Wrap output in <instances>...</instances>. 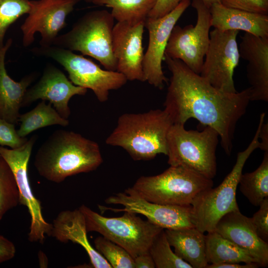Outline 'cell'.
Instances as JSON below:
<instances>
[{
	"label": "cell",
	"instance_id": "21",
	"mask_svg": "<svg viewBox=\"0 0 268 268\" xmlns=\"http://www.w3.org/2000/svg\"><path fill=\"white\" fill-rule=\"evenodd\" d=\"M12 44L9 39L0 49V118L16 124L25 93L36 77L35 73L15 81L8 74L5 67L6 52Z\"/></svg>",
	"mask_w": 268,
	"mask_h": 268
},
{
	"label": "cell",
	"instance_id": "3",
	"mask_svg": "<svg viewBox=\"0 0 268 268\" xmlns=\"http://www.w3.org/2000/svg\"><path fill=\"white\" fill-rule=\"evenodd\" d=\"M173 124L164 109L125 113L119 117L105 142L121 147L134 160H151L159 154L167 155V134Z\"/></svg>",
	"mask_w": 268,
	"mask_h": 268
},
{
	"label": "cell",
	"instance_id": "16",
	"mask_svg": "<svg viewBox=\"0 0 268 268\" xmlns=\"http://www.w3.org/2000/svg\"><path fill=\"white\" fill-rule=\"evenodd\" d=\"M144 25L145 22H117L113 28L112 48L117 71L128 80L145 81L142 66Z\"/></svg>",
	"mask_w": 268,
	"mask_h": 268
},
{
	"label": "cell",
	"instance_id": "20",
	"mask_svg": "<svg viewBox=\"0 0 268 268\" xmlns=\"http://www.w3.org/2000/svg\"><path fill=\"white\" fill-rule=\"evenodd\" d=\"M84 216L79 208L61 211L54 219L49 236L61 243L70 241L81 246L94 268H112L108 262L90 244L87 236Z\"/></svg>",
	"mask_w": 268,
	"mask_h": 268
},
{
	"label": "cell",
	"instance_id": "8",
	"mask_svg": "<svg viewBox=\"0 0 268 268\" xmlns=\"http://www.w3.org/2000/svg\"><path fill=\"white\" fill-rule=\"evenodd\" d=\"M79 209L84 216L87 232L99 233L123 248L134 259L149 252L153 240L164 229L132 212L124 211L120 217H108L84 204Z\"/></svg>",
	"mask_w": 268,
	"mask_h": 268
},
{
	"label": "cell",
	"instance_id": "38",
	"mask_svg": "<svg viewBox=\"0 0 268 268\" xmlns=\"http://www.w3.org/2000/svg\"><path fill=\"white\" fill-rule=\"evenodd\" d=\"M259 265L256 263H245L241 265L238 263H224L220 264H208L206 268H256Z\"/></svg>",
	"mask_w": 268,
	"mask_h": 268
},
{
	"label": "cell",
	"instance_id": "29",
	"mask_svg": "<svg viewBox=\"0 0 268 268\" xmlns=\"http://www.w3.org/2000/svg\"><path fill=\"white\" fill-rule=\"evenodd\" d=\"M149 253L156 268H193L171 250L164 229L153 240Z\"/></svg>",
	"mask_w": 268,
	"mask_h": 268
},
{
	"label": "cell",
	"instance_id": "18",
	"mask_svg": "<svg viewBox=\"0 0 268 268\" xmlns=\"http://www.w3.org/2000/svg\"><path fill=\"white\" fill-rule=\"evenodd\" d=\"M214 231L248 252L259 266H268V243L258 235L251 218L239 209L229 212L219 220Z\"/></svg>",
	"mask_w": 268,
	"mask_h": 268
},
{
	"label": "cell",
	"instance_id": "6",
	"mask_svg": "<svg viewBox=\"0 0 268 268\" xmlns=\"http://www.w3.org/2000/svg\"><path fill=\"white\" fill-rule=\"evenodd\" d=\"M219 134L208 126L203 130H187L184 125L173 124L167 137L168 164L181 166L208 179L216 174V150Z\"/></svg>",
	"mask_w": 268,
	"mask_h": 268
},
{
	"label": "cell",
	"instance_id": "32",
	"mask_svg": "<svg viewBox=\"0 0 268 268\" xmlns=\"http://www.w3.org/2000/svg\"><path fill=\"white\" fill-rule=\"evenodd\" d=\"M26 137H21L15 129V124L0 118V146L17 148L27 141Z\"/></svg>",
	"mask_w": 268,
	"mask_h": 268
},
{
	"label": "cell",
	"instance_id": "4",
	"mask_svg": "<svg viewBox=\"0 0 268 268\" xmlns=\"http://www.w3.org/2000/svg\"><path fill=\"white\" fill-rule=\"evenodd\" d=\"M261 114L255 135L243 151L239 152L231 172L217 187L205 189L194 198L191 204L193 223L195 227L205 233L214 231L219 220L226 213L239 209L236 193L244 165L257 148H260L259 134L265 122Z\"/></svg>",
	"mask_w": 268,
	"mask_h": 268
},
{
	"label": "cell",
	"instance_id": "13",
	"mask_svg": "<svg viewBox=\"0 0 268 268\" xmlns=\"http://www.w3.org/2000/svg\"><path fill=\"white\" fill-rule=\"evenodd\" d=\"M107 204H119L123 208H113L99 205L102 211L115 212L129 211L144 215L151 223L164 229H179L195 227L191 206L162 204L150 202L139 196L130 187L107 198Z\"/></svg>",
	"mask_w": 268,
	"mask_h": 268
},
{
	"label": "cell",
	"instance_id": "12",
	"mask_svg": "<svg viewBox=\"0 0 268 268\" xmlns=\"http://www.w3.org/2000/svg\"><path fill=\"white\" fill-rule=\"evenodd\" d=\"M239 31H220L209 33V46L200 75L215 88L228 93H235L233 80L240 55L237 36Z\"/></svg>",
	"mask_w": 268,
	"mask_h": 268
},
{
	"label": "cell",
	"instance_id": "31",
	"mask_svg": "<svg viewBox=\"0 0 268 268\" xmlns=\"http://www.w3.org/2000/svg\"><path fill=\"white\" fill-rule=\"evenodd\" d=\"M29 0H0V49L3 46L5 33L9 27L21 16L28 14Z\"/></svg>",
	"mask_w": 268,
	"mask_h": 268
},
{
	"label": "cell",
	"instance_id": "5",
	"mask_svg": "<svg viewBox=\"0 0 268 268\" xmlns=\"http://www.w3.org/2000/svg\"><path fill=\"white\" fill-rule=\"evenodd\" d=\"M114 18L105 9L85 14L67 32L57 36L53 45L94 58L105 69L117 71L112 48Z\"/></svg>",
	"mask_w": 268,
	"mask_h": 268
},
{
	"label": "cell",
	"instance_id": "23",
	"mask_svg": "<svg viewBox=\"0 0 268 268\" xmlns=\"http://www.w3.org/2000/svg\"><path fill=\"white\" fill-rule=\"evenodd\" d=\"M164 230L170 245L180 258L193 268H206L204 233L196 227Z\"/></svg>",
	"mask_w": 268,
	"mask_h": 268
},
{
	"label": "cell",
	"instance_id": "11",
	"mask_svg": "<svg viewBox=\"0 0 268 268\" xmlns=\"http://www.w3.org/2000/svg\"><path fill=\"white\" fill-rule=\"evenodd\" d=\"M37 138L36 135H33L17 148L8 149L0 146V154L8 163L14 175L19 193V204L27 207L30 216L28 240L31 242L43 243L46 235H49L52 224L43 217L41 202L32 192L28 174L29 161Z\"/></svg>",
	"mask_w": 268,
	"mask_h": 268
},
{
	"label": "cell",
	"instance_id": "10",
	"mask_svg": "<svg viewBox=\"0 0 268 268\" xmlns=\"http://www.w3.org/2000/svg\"><path fill=\"white\" fill-rule=\"evenodd\" d=\"M196 9V25L182 27L175 25L170 35L164 56L183 62L195 73L200 74L208 49L211 27L209 7L201 0H193Z\"/></svg>",
	"mask_w": 268,
	"mask_h": 268
},
{
	"label": "cell",
	"instance_id": "1",
	"mask_svg": "<svg viewBox=\"0 0 268 268\" xmlns=\"http://www.w3.org/2000/svg\"><path fill=\"white\" fill-rule=\"evenodd\" d=\"M171 72L164 103L173 124L184 125L190 119L215 130L221 146L230 155L236 125L245 114L250 100V88L228 93L211 85L183 62L164 56Z\"/></svg>",
	"mask_w": 268,
	"mask_h": 268
},
{
	"label": "cell",
	"instance_id": "2",
	"mask_svg": "<svg viewBox=\"0 0 268 268\" xmlns=\"http://www.w3.org/2000/svg\"><path fill=\"white\" fill-rule=\"evenodd\" d=\"M103 162L99 144L80 134L57 130L37 150L34 165L40 176L56 183L97 169Z\"/></svg>",
	"mask_w": 268,
	"mask_h": 268
},
{
	"label": "cell",
	"instance_id": "37",
	"mask_svg": "<svg viewBox=\"0 0 268 268\" xmlns=\"http://www.w3.org/2000/svg\"><path fill=\"white\" fill-rule=\"evenodd\" d=\"M134 268H154L155 266L149 252L140 255L134 259Z\"/></svg>",
	"mask_w": 268,
	"mask_h": 268
},
{
	"label": "cell",
	"instance_id": "26",
	"mask_svg": "<svg viewBox=\"0 0 268 268\" xmlns=\"http://www.w3.org/2000/svg\"><path fill=\"white\" fill-rule=\"evenodd\" d=\"M18 122L20 125L17 133L23 137L42 128L53 125L67 127L69 123L68 119L59 114L51 103L47 104L43 100L30 111L20 114Z\"/></svg>",
	"mask_w": 268,
	"mask_h": 268
},
{
	"label": "cell",
	"instance_id": "34",
	"mask_svg": "<svg viewBox=\"0 0 268 268\" xmlns=\"http://www.w3.org/2000/svg\"><path fill=\"white\" fill-rule=\"evenodd\" d=\"M259 206L251 219L259 237L268 243V198H265Z\"/></svg>",
	"mask_w": 268,
	"mask_h": 268
},
{
	"label": "cell",
	"instance_id": "28",
	"mask_svg": "<svg viewBox=\"0 0 268 268\" xmlns=\"http://www.w3.org/2000/svg\"><path fill=\"white\" fill-rule=\"evenodd\" d=\"M19 204V193L13 172L0 154V221Z\"/></svg>",
	"mask_w": 268,
	"mask_h": 268
},
{
	"label": "cell",
	"instance_id": "7",
	"mask_svg": "<svg viewBox=\"0 0 268 268\" xmlns=\"http://www.w3.org/2000/svg\"><path fill=\"white\" fill-rule=\"evenodd\" d=\"M212 186V179L183 167L170 166L160 174L141 176L132 188L150 202L188 206L198 194Z\"/></svg>",
	"mask_w": 268,
	"mask_h": 268
},
{
	"label": "cell",
	"instance_id": "22",
	"mask_svg": "<svg viewBox=\"0 0 268 268\" xmlns=\"http://www.w3.org/2000/svg\"><path fill=\"white\" fill-rule=\"evenodd\" d=\"M211 26L220 31L242 30L255 36L268 38V14L226 7L220 3L209 7Z\"/></svg>",
	"mask_w": 268,
	"mask_h": 268
},
{
	"label": "cell",
	"instance_id": "33",
	"mask_svg": "<svg viewBox=\"0 0 268 268\" xmlns=\"http://www.w3.org/2000/svg\"><path fill=\"white\" fill-rule=\"evenodd\" d=\"M220 3L230 8L268 14V0H221Z\"/></svg>",
	"mask_w": 268,
	"mask_h": 268
},
{
	"label": "cell",
	"instance_id": "24",
	"mask_svg": "<svg viewBox=\"0 0 268 268\" xmlns=\"http://www.w3.org/2000/svg\"><path fill=\"white\" fill-rule=\"evenodd\" d=\"M205 256L208 264L257 263L248 252L215 231L205 235Z\"/></svg>",
	"mask_w": 268,
	"mask_h": 268
},
{
	"label": "cell",
	"instance_id": "40",
	"mask_svg": "<svg viewBox=\"0 0 268 268\" xmlns=\"http://www.w3.org/2000/svg\"><path fill=\"white\" fill-rule=\"evenodd\" d=\"M202 0L207 6L210 7V6L216 3H220L221 0Z\"/></svg>",
	"mask_w": 268,
	"mask_h": 268
},
{
	"label": "cell",
	"instance_id": "35",
	"mask_svg": "<svg viewBox=\"0 0 268 268\" xmlns=\"http://www.w3.org/2000/svg\"><path fill=\"white\" fill-rule=\"evenodd\" d=\"M182 0H157L148 17H162L172 11Z\"/></svg>",
	"mask_w": 268,
	"mask_h": 268
},
{
	"label": "cell",
	"instance_id": "14",
	"mask_svg": "<svg viewBox=\"0 0 268 268\" xmlns=\"http://www.w3.org/2000/svg\"><path fill=\"white\" fill-rule=\"evenodd\" d=\"M79 0H30L28 16L21 26L23 46L30 45L37 32L41 35L42 47L52 46L59 32L66 26L67 15Z\"/></svg>",
	"mask_w": 268,
	"mask_h": 268
},
{
	"label": "cell",
	"instance_id": "9",
	"mask_svg": "<svg viewBox=\"0 0 268 268\" xmlns=\"http://www.w3.org/2000/svg\"><path fill=\"white\" fill-rule=\"evenodd\" d=\"M38 51L62 66L72 83L91 89L100 102L107 101L110 90L121 88L128 81L122 73L103 69L91 60L73 51L55 46L41 47Z\"/></svg>",
	"mask_w": 268,
	"mask_h": 268
},
{
	"label": "cell",
	"instance_id": "36",
	"mask_svg": "<svg viewBox=\"0 0 268 268\" xmlns=\"http://www.w3.org/2000/svg\"><path fill=\"white\" fill-rule=\"evenodd\" d=\"M15 253L16 248L13 243L0 234V264L13 259Z\"/></svg>",
	"mask_w": 268,
	"mask_h": 268
},
{
	"label": "cell",
	"instance_id": "27",
	"mask_svg": "<svg viewBox=\"0 0 268 268\" xmlns=\"http://www.w3.org/2000/svg\"><path fill=\"white\" fill-rule=\"evenodd\" d=\"M239 189L249 202L255 206H259L268 198V151H265L263 160L255 171L242 174Z\"/></svg>",
	"mask_w": 268,
	"mask_h": 268
},
{
	"label": "cell",
	"instance_id": "39",
	"mask_svg": "<svg viewBox=\"0 0 268 268\" xmlns=\"http://www.w3.org/2000/svg\"><path fill=\"white\" fill-rule=\"evenodd\" d=\"M261 149L265 151H268V123H263L259 134Z\"/></svg>",
	"mask_w": 268,
	"mask_h": 268
},
{
	"label": "cell",
	"instance_id": "17",
	"mask_svg": "<svg viewBox=\"0 0 268 268\" xmlns=\"http://www.w3.org/2000/svg\"><path fill=\"white\" fill-rule=\"evenodd\" d=\"M87 91V89L72 83L60 69L49 65L39 80L27 90L22 107L39 99L48 101L62 117L67 119L71 113L70 99L75 95H84Z\"/></svg>",
	"mask_w": 268,
	"mask_h": 268
},
{
	"label": "cell",
	"instance_id": "41",
	"mask_svg": "<svg viewBox=\"0 0 268 268\" xmlns=\"http://www.w3.org/2000/svg\"><path fill=\"white\" fill-rule=\"evenodd\" d=\"M85 0L87 1V0Z\"/></svg>",
	"mask_w": 268,
	"mask_h": 268
},
{
	"label": "cell",
	"instance_id": "25",
	"mask_svg": "<svg viewBox=\"0 0 268 268\" xmlns=\"http://www.w3.org/2000/svg\"><path fill=\"white\" fill-rule=\"evenodd\" d=\"M94 4L111 8V14L119 22H145L157 0H87Z\"/></svg>",
	"mask_w": 268,
	"mask_h": 268
},
{
	"label": "cell",
	"instance_id": "15",
	"mask_svg": "<svg viewBox=\"0 0 268 268\" xmlns=\"http://www.w3.org/2000/svg\"><path fill=\"white\" fill-rule=\"evenodd\" d=\"M190 3V0H183L167 15L159 18L147 17L145 21L144 27L149 36L142 64L145 80L159 89H162L165 83L168 82L162 70V63L170 35Z\"/></svg>",
	"mask_w": 268,
	"mask_h": 268
},
{
	"label": "cell",
	"instance_id": "30",
	"mask_svg": "<svg viewBox=\"0 0 268 268\" xmlns=\"http://www.w3.org/2000/svg\"><path fill=\"white\" fill-rule=\"evenodd\" d=\"M94 244L95 250L112 268H134V259L120 246L103 236L96 237Z\"/></svg>",
	"mask_w": 268,
	"mask_h": 268
},
{
	"label": "cell",
	"instance_id": "19",
	"mask_svg": "<svg viewBox=\"0 0 268 268\" xmlns=\"http://www.w3.org/2000/svg\"><path fill=\"white\" fill-rule=\"evenodd\" d=\"M240 57L248 62L246 75L250 100L268 102V38L246 33L241 38Z\"/></svg>",
	"mask_w": 268,
	"mask_h": 268
}]
</instances>
